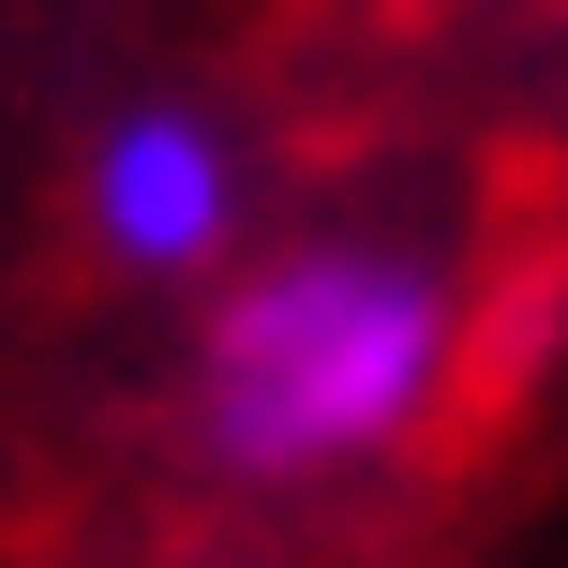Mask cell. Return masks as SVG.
<instances>
[{
    "mask_svg": "<svg viewBox=\"0 0 568 568\" xmlns=\"http://www.w3.org/2000/svg\"><path fill=\"white\" fill-rule=\"evenodd\" d=\"M225 210H240V180H225V135H210V120L150 105V120L105 135V240L135 270H195L210 240H225Z\"/></svg>",
    "mask_w": 568,
    "mask_h": 568,
    "instance_id": "2",
    "label": "cell"
},
{
    "mask_svg": "<svg viewBox=\"0 0 568 568\" xmlns=\"http://www.w3.org/2000/svg\"><path fill=\"white\" fill-rule=\"evenodd\" d=\"M449 374V300L389 255H284L210 329V449L255 479L389 449Z\"/></svg>",
    "mask_w": 568,
    "mask_h": 568,
    "instance_id": "1",
    "label": "cell"
}]
</instances>
